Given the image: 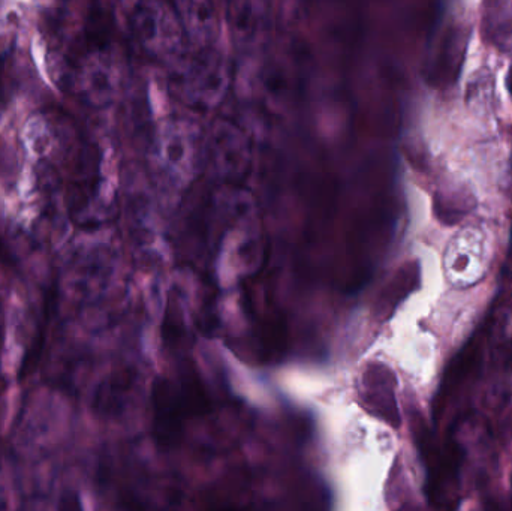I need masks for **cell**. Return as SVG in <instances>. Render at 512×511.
Here are the masks:
<instances>
[{
  "label": "cell",
  "instance_id": "3957f363",
  "mask_svg": "<svg viewBox=\"0 0 512 511\" xmlns=\"http://www.w3.org/2000/svg\"><path fill=\"white\" fill-rule=\"evenodd\" d=\"M504 366L508 371H512V341L508 342L504 350Z\"/></svg>",
  "mask_w": 512,
  "mask_h": 511
},
{
  "label": "cell",
  "instance_id": "277c9868",
  "mask_svg": "<svg viewBox=\"0 0 512 511\" xmlns=\"http://www.w3.org/2000/svg\"><path fill=\"white\" fill-rule=\"evenodd\" d=\"M5 93V63L0 59V101L3 99Z\"/></svg>",
  "mask_w": 512,
  "mask_h": 511
},
{
  "label": "cell",
  "instance_id": "7a4b0ae2",
  "mask_svg": "<svg viewBox=\"0 0 512 511\" xmlns=\"http://www.w3.org/2000/svg\"><path fill=\"white\" fill-rule=\"evenodd\" d=\"M486 36L495 47L512 48V0H489L484 14Z\"/></svg>",
  "mask_w": 512,
  "mask_h": 511
},
{
  "label": "cell",
  "instance_id": "6da1fadb",
  "mask_svg": "<svg viewBox=\"0 0 512 511\" xmlns=\"http://www.w3.org/2000/svg\"><path fill=\"white\" fill-rule=\"evenodd\" d=\"M481 353V339L477 338L475 341L469 342L462 353L457 354L456 359L448 366L447 372L444 375L441 389H439L438 399L435 402L436 414L444 410L450 396L462 386L465 378L469 377L478 357Z\"/></svg>",
  "mask_w": 512,
  "mask_h": 511
}]
</instances>
